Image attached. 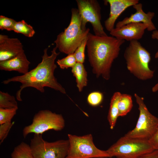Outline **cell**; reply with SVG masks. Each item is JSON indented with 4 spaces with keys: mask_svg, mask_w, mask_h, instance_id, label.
<instances>
[{
    "mask_svg": "<svg viewBox=\"0 0 158 158\" xmlns=\"http://www.w3.org/2000/svg\"><path fill=\"white\" fill-rule=\"evenodd\" d=\"M65 124L62 114L48 110H41L34 115L32 123L24 128L23 136L25 138L30 133L42 135L49 130L61 131L64 128Z\"/></svg>",
    "mask_w": 158,
    "mask_h": 158,
    "instance_id": "ba28073f",
    "label": "cell"
},
{
    "mask_svg": "<svg viewBox=\"0 0 158 158\" xmlns=\"http://www.w3.org/2000/svg\"><path fill=\"white\" fill-rule=\"evenodd\" d=\"M16 21L13 19L2 15L0 16V29L8 31H13Z\"/></svg>",
    "mask_w": 158,
    "mask_h": 158,
    "instance_id": "484cf974",
    "label": "cell"
},
{
    "mask_svg": "<svg viewBox=\"0 0 158 158\" xmlns=\"http://www.w3.org/2000/svg\"><path fill=\"white\" fill-rule=\"evenodd\" d=\"M71 72L76 79L77 87L81 92L87 84V73L83 63L77 62L72 68Z\"/></svg>",
    "mask_w": 158,
    "mask_h": 158,
    "instance_id": "2e32d148",
    "label": "cell"
},
{
    "mask_svg": "<svg viewBox=\"0 0 158 158\" xmlns=\"http://www.w3.org/2000/svg\"><path fill=\"white\" fill-rule=\"evenodd\" d=\"M69 142L65 158H111L106 150L98 148L94 144L90 134L83 136L68 135Z\"/></svg>",
    "mask_w": 158,
    "mask_h": 158,
    "instance_id": "8992f818",
    "label": "cell"
},
{
    "mask_svg": "<svg viewBox=\"0 0 158 158\" xmlns=\"http://www.w3.org/2000/svg\"><path fill=\"white\" fill-rule=\"evenodd\" d=\"M70 23L63 32L59 34L54 43L59 51L68 55L73 54L89 33V28L84 30L82 27L81 20L78 9L71 10Z\"/></svg>",
    "mask_w": 158,
    "mask_h": 158,
    "instance_id": "3957f363",
    "label": "cell"
},
{
    "mask_svg": "<svg viewBox=\"0 0 158 158\" xmlns=\"http://www.w3.org/2000/svg\"><path fill=\"white\" fill-rule=\"evenodd\" d=\"M23 51L22 44L18 39L0 35V62L11 59Z\"/></svg>",
    "mask_w": 158,
    "mask_h": 158,
    "instance_id": "5bb4252c",
    "label": "cell"
},
{
    "mask_svg": "<svg viewBox=\"0 0 158 158\" xmlns=\"http://www.w3.org/2000/svg\"><path fill=\"white\" fill-rule=\"evenodd\" d=\"M87 39V37L82 41L73 53L77 62L83 63L84 62L85 58V51Z\"/></svg>",
    "mask_w": 158,
    "mask_h": 158,
    "instance_id": "cb8c5ba5",
    "label": "cell"
},
{
    "mask_svg": "<svg viewBox=\"0 0 158 158\" xmlns=\"http://www.w3.org/2000/svg\"><path fill=\"white\" fill-rule=\"evenodd\" d=\"M103 98V95L102 93L95 91L92 92L88 95L87 100L90 105L96 107L99 105L102 102Z\"/></svg>",
    "mask_w": 158,
    "mask_h": 158,
    "instance_id": "d4e9b609",
    "label": "cell"
},
{
    "mask_svg": "<svg viewBox=\"0 0 158 158\" xmlns=\"http://www.w3.org/2000/svg\"><path fill=\"white\" fill-rule=\"evenodd\" d=\"M67 55L62 59H58L56 61L57 63L61 69L72 68L77 63L73 53Z\"/></svg>",
    "mask_w": 158,
    "mask_h": 158,
    "instance_id": "603a6c76",
    "label": "cell"
},
{
    "mask_svg": "<svg viewBox=\"0 0 158 158\" xmlns=\"http://www.w3.org/2000/svg\"><path fill=\"white\" fill-rule=\"evenodd\" d=\"M138 105L139 115L136 125L124 136L128 138L148 140L155 132L158 126V118L149 111L144 103V99L134 94Z\"/></svg>",
    "mask_w": 158,
    "mask_h": 158,
    "instance_id": "52a82bcc",
    "label": "cell"
},
{
    "mask_svg": "<svg viewBox=\"0 0 158 158\" xmlns=\"http://www.w3.org/2000/svg\"><path fill=\"white\" fill-rule=\"evenodd\" d=\"M0 108H18V104L14 97L7 92L0 91Z\"/></svg>",
    "mask_w": 158,
    "mask_h": 158,
    "instance_id": "44dd1931",
    "label": "cell"
},
{
    "mask_svg": "<svg viewBox=\"0 0 158 158\" xmlns=\"http://www.w3.org/2000/svg\"><path fill=\"white\" fill-rule=\"evenodd\" d=\"M11 158H33L30 145L22 142L16 147L11 154Z\"/></svg>",
    "mask_w": 158,
    "mask_h": 158,
    "instance_id": "d6986e66",
    "label": "cell"
},
{
    "mask_svg": "<svg viewBox=\"0 0 158 158\" xmlns=\"http://www.w3.org/2000/svg\"><path fill=\"white\" fill-rule=\"evenodd\" d=\"M148 141L155 150H158V126L154 133Z\"/></svg>",
    "mask_w": 158,
    "mask_h": 158,
    "instance_id": "83f0119b",
    "label": "cell"
},
{
    "mask_svg": "<svg viewBox=\"0 0 158 158\" xmlns=\"http://www.w3.org/2000/svg\"><path fill=\"white\" fill-rule=\"evenodd\" d=\"M124 56L129 71L138 79L145 80L153 77L154 71L149 68L150 53L138 40L130 42L124 51Z\"/></svg>",
    "mask_w": 158,
    "mask_h": 158,
    "instance_id": "277c9868",
    "label": "cell"
},
{
    "mask_svg": "<svg viewBox=\"0 0 158 158\" xmlns=\"http://www.w3.org/2000/svg\"><path fill=\"white\" fill-rule=\"evenodd\" d=\"M30 64L24 50L11 59L0 62V69L7 71H15L23 75L29 71Z\"/></svg>",
    "mask_w": 158,
    "mask_h": 158,
    "instance_id": "9a60e30c",
    "label": "cell"
},
{
    "mask_svg": "<svg viewBox=\"0 0 158 158\" xmlns=\"http://www.w3.org/2000/svg\"><path fill=\"white\" fill-rule=\"evenodd\" d=\"M48 48L43 51L42 61L34 69L26 74L16 76L4 80L2 82L7 84L11 82H19L21 85L16 93V98L19 101L22 100L21 92L28 87L34 88L42 93L44 92V88L49 87L63 94H66L65 89L57 81L54 75V71L57 66L55 60L60 52H57V49L55 47L49 55L47 53Z\"/></svg>",
    "mask_w": 158,
    "mask_h": 158,
    "instance_id": "6da1fadb",
    "label": "cell"
},
{
    "mask_svg": "<svg viewBox=\"0 0 158 158\" xmlns=\"http://www.w3.org/2000/svg\"><path fill=\"white\" fill-rule=\"evenodd\" d=\"M76 2L81 20L82 28L86 30V25L90 23L95 35H107L101 23V8L96 0H76Z\"/></svg>",
    "mask_w": 158,
    "mask_h": 158,
    "instance_id": "30bf717a",
    "label": "cell"
},
{
    "mask_svg": "<svg viewBox=\"0 0 158 158\" xmlns=\"http://www.w3.org/2000/svg\"><path fill=\"white\" fill-rule=\"evenodd\" d=\"M138 0H106L105 4H109L110 12L109 17L104 22L105 28L110 32L115 28L116 21L127 8L139 3Z\"/></svg>",
    "mask_w": 158,
    "mask_h": 158,
    "instance_id": "7c38bea8",
    "label": "cell"
},
{
    "mask_svg": "<svg viewBox=\"0 0 158 158\" xmlns=\"http://www.w3.org/2000/svg\"><path fill=\"white\" fill-rule=\"evenodd\" d=\"M147 27L142 23H130L118 28H115L110 35L117 39L130 42L138 40L142 37Z\"/></svg>",
    "mask_w": 158,
    "mask_h": 158,
    "instance_id": "8fae6325",
    "label": "cell"
},
{
    "mask_svg": "<svg viewBox=\"0 0 158 158\" xmlns=\"http://www.w3.org/2000/svg\"><path fill=\"white\" fill-rule=\"evenodd\" d=\"M69 145L68 140L49 142L41 135L34 134L30 145L33 158H65Z\"/></svg>",
    "mask_w": 158,
    "mask_h": 158,
    "instance_id": "9c48e42d",
    "label": "cell"
},
{
    "mask_svg": "<svg viewBox=\"0 0 158 158\" xmlns=\"http://www.w3.org/2000/svg\"><path fill=\"white\" fill-rule=\"evenodd\" d=\"M86 45L88 61L97 78L108 80L114 61L119 54L125 40L112 36H99L89 32Z\"/></svg>",
    "mask_w": 158,
    "mask_h": 158,
    "instance_id": "7a4b0ae2",
    "label": "cell"
},
{
    "mask_svg": "<svg viewBox=\"0 0 158 158\" xmlns=\"http://www.w3.org/2000/svg\"><path fill=\"white\" fill-rule=\"evenodd\" d=\"M18 108H0V125L11 122L16 114Z\"/></svg>",
    "mask_w": 158,
    "mask_h": 158,
    "instance_id": "7402d4cb",
    "label": "cell"
},
{
    "mask_svg": "<svg viewBox=\"0 0 158 158\" xmlns=\"http://www.w3.org/2000/svg\"><path fill=\"white\" fill-rule=\"evenodd\" d=\"M154 150L148 140L130 138L124 136L106 151L111 157L139 158Z\"/></svg>",
    "mask_w": 158,
    "mask_h": 158,
    "instance_id": "5b68a950",
    "label": "cell"
},
{
    "mask_svg": "<svg viewBox=\"0 0 158 158\" xmlns=\"http://www.w3.org/2000/svg\"><path fill=\"white\" fill-rule=\"evenodd\" d=\"M14 122H7L0 125V143H1L6 138Z\"/></svg>",
    "mask_w": 158,
    "mask_h": 158,
    "instance_id": "4316f807",
    "label": "cell"
},
{
    "mask_svg": "<svg viewBox=\"0 0 158 158\" xmlns=\"http://www.w3.org/2000/svg\"><path fill=\"white\" fill-rule=\"evenodd\" d=\"M121 94L119 92H116L111 99L107 119L111 129H113L115 127L119 117L118 103Z\"/></svg>",
    "mask_w": 158,
    "mask_h": 158,
    "instance_id": "e0dca14e",
    "label": "cell"
},
{
    "mask_svg": "<svg viewBox=\"0 0 158 158\" xmlns=\"http://www.w3.org/2000/svg\"><path fill=\"white\" fill-rule=\"evenodd\" d=\"M13 31L17 33L22 34L29 37H32L35 33V31L32 26L28 24L24 20L16 21Z\"/></svg>",
    "mask_w": 158,
    "mask_h": 158,
    "instance_id": "ffe728a7",
    "label": "cell"
},
{
    "mask_svg": "<svg viewBox=\"0 0 158 158\" xmlns=\"http://www.w3.org/2000/svg\"><path fill=\"white\" fill-rule=\"evenodd\" d=\"M99 158V157H94V158Z\"/></svg>",
    "mask_w": 158,
    "mask_h": 158,
    "instance_id": "1f68e13d",
    "label": "cell"
},
{
    "mask_svg": "<svg viewBox=\"0 0 158 158\" xmlns=\"http://www.w3.org/2000/svg\"><path fill=\"white\" fill-rule=\"evenodd\" d=\"M139 158H158V150H155Z\"/></svg>",
    "mask_w": 158,
    "mask_h": 158,
    "instance_id": "f1b7e54d",
    "label": "cell"
},
{
    "mask_svg": "<svg viewBox=\"0 0 158 158\" xmlns=\"http://www.w3.org/2000/svg\"><path fill=\"white\" fill-rule=\"evenodd\" d=\"M133 106L132 97L126 94H121L118 103L119 116L127 115L131 110Z\"/></svg>",
    "mask_w": 158,
    "mask_h": 158,
    "instance_id": "ac0fdd59",
    "label": "cell"
},
{
    "mask_svg": "<svg viewBox=\"0 0 158 158\" xmlns=\"http://www.w3.org/2000/svg\"><path fill=\"white\" fill-rule=\"evenodd\" d=\"M158 90V83L155 84L152 88V91L153 92H155Z\"/></svg>",
    "mask_w": 158,
    "mask_h": 158,
    "instance_id": "4dcf8cb0",
    "label": "cell"
},
{
    "mask_svg": "<svg viewBox=\"0 0 158 158\" xmlns=\"http://www.w3.org/2000/svg\"><path fill=\"white\" fill-rule=\"evenodd\" d=\"M151 37L152 39H157L158 40V30H155L152 32ZM155 58H158V51L156 53L155 55Z\"/></svg>",
    "mask_w": 158,
    "mask_h": 158,
    "instance_id": "f546056e",
    "label": "cell"
},
{
    "mask_svg": "<svg viewBox=\"0 0 158 158\" xmlns=\"http://www.w3.org/2000/svg\"><path fill=\"white\" fill-rule=\"evenodd\" d=\"M133 7L136 10L135 12L131 14L129 17H126L122 20L118 21L115 28H119L130 23H142L147 25V30L148 31H153L156 30L152 21L155 15L154 13L150 11L145 13L142 9V5L141 3L137 4Z\"/></svg>",
    "mask_w": 158,
    "mask_h": 158,
    "instance_id": "4fadbf2b",
    "label": "cell"
}]
</instances>
